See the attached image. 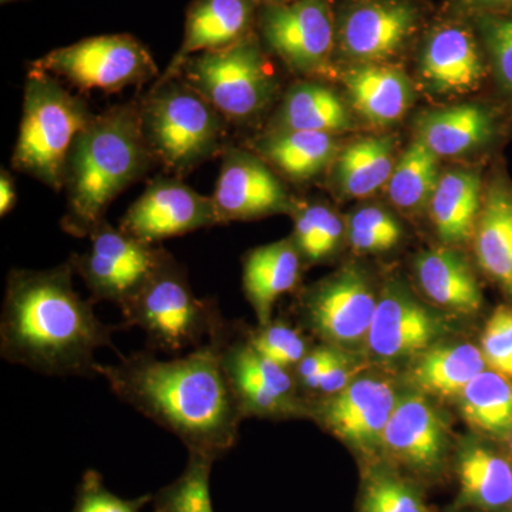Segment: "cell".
<instances>
[{
	"mask_svg": "<svg viewBox=\"0 0 512 512\" xmlns=\"http://www.w3.org/2000/svg\"><path fill=\"white\" fill-rule=\"evenodd\" d=\"M225 326L187 355L170 360L153 352L120 355L113 365L99 363L97 376L121 402L178 437L188 453L217 461L237 443L244 419L222 367Z\"/></svg>",
	"mask_w": 512,
	"mask_h": 512,
	"instance_id": "6da1fadb",
	"label": "cell"
},
{
	"mask_svg": "<svg viewBox=\"0 0 512 512\" xmlns=\"http://www.w3.org/2000/svg\"><path fill=\"white\" fill-rule=\"evenodd\" d=\"M69 261L42 269H12L0 316V356L46 376H97V350L113 348L120 326L101 322L93 299L73 286Z\"/></svg>",
	"mask_w": 512,
	"mask_h": 512,
	"instance_id": "7a4b0ae2",
	"label": "cell"
},
{
	"mask_svg": "<svg viewBox=\"0 0 512 512\" xmlns=\"http://www.w3.org/2000/svg\"><path fill=\"white\" fill-rule=\"evenodd\" d=\"M154 164L138 101L94 114L67 158L63 187L67 207L60 227L74 238H89L106 221L114 200Z\"/></svg>",
	"mask_w": 512,
	"mask_h": 512,
	"instance_id": "3957f363",
	"label": "cell"
},
{
	"mask_svg": "<svg viewBox=\"0 0 512 512\" xmlns=\"http://www.w3.org/2000/svg\"><path fill=\"white\" fill-rule=\"evenodd\" d=\"M138 109L154 160L175 177L222 156L227 148V120L180 77L154 82Z\"/></svg>",
	"mask_w": 512,
	"mask_h": 512,
	"instance_id": "277c9868",
	"label": "cell"
},
{
	"mask_svg": "<svg viewBox=\"0 0 512 512\" xmlns=\"http://www.w3.org/2000/svg\"><path fill=\"white\" fill-rule=\"evenodd\" d=\"M22 113L12 168L60 192L74 141L94 114L55 76L30 67Z\"/></svg>",
	"mask_w": 512,
	"mask_h": 512,
	"instance_id": "5b68a950",
	"label": "cell"
},
{
	"mask_svg": "<svg viewBox=\"0 0 512 512\" xmlns=\"http://www.w3.org/2000/svg\"><path fill=\"white\" fill-rule=\"evenodd\" d=\"M120 311L124 328L143 330L150 349L168 355L200 348L227 323L215 299L195 295L187 271L173 255Z\"/></svg>",
	"mask_w": 512,
	"mask_h": 512,
	"instance_id": "8992f818",
	"label": "cell"
},
{
	"mask_svg": "<svg viewBox=\"0 0 512 512\" xmlns=\"http://www.w3.org/2000/svg\"><path fill=\"white\" fill-rule=\"evenodd\" d=\"M256 33L220 52L192 56L177 77L201 94L231 126L261 117L274 101L278 80Z\"/></svg>",
	"mask_w": 512,
	"mask_h": 512,
	"instance_id": "52a82bcc",
	"label": "cell"
},
{
	"mask_svg": "<svg viewBox=\"0 0 512 512\" xmlns=\"http://www.w3.org/2000/svg\"><path fill=\"white\" fill-rule=\"evenodd\" d=\"M30 69L52 74L82 92L119 93L160 77L147 47L131 35L87 37L52 50L32 62Z\"/></svg>",
	"mask_w": 512,
	"mask_h": 512,
	"instance_id": "ba28073f",
	"label": "cell"
},
{
	"mask_svg": "<svg viewBox=\"0 0 512 512\" xmlns=\"http://www.w3.org/2000/svg\"><path fill=\"white\" fill-rule=\"evenodd\" d=\"M90 245L69 261L74 275L89 289L94 302H111L124 308L156 274L170 256L161 245L131 237L109 221L101 222L90 234Z\"/></svg>",
	"mask_w": 512,
	"mask_h": 512,
	"instance_id": "9c48e42d",
	"label": "cell"
},
{
	"mask_svg": "<svg viewBox=\"0 0 512 512\" xmlns=\"http://www.w3.org/2000/svg\"><path fill=\"white\" fill-rule=\"evenodd\" d=\"M256 29L266 52L301 76L328 72L336 52L333 0L259 3Z\"/></svg>",
	"mask_w": 512,
	"mask_h": 512,
	"instance_id": "30bf717a",
	"label": "cell"
},
{
	"mask_svg": "<svg viewBox=\"0 0 512 512\" xmlns=\"http://www.w3.org/2000/svg\"><path fill=\"white\" fill-rule=\"evenodd\" d=\"M421 23L417 0H349L336 13V49L359 64H383L409 46Z\"/></svg>",
	"mask_w": 512,
	"mask_h": 512,
	"instance_id": "8fae6325",
	"label": "cell"
},
{
	"mask_svg": "<svg viewBox=\"0 0 512 512\" xmlns=\"http://www.w3.org/2000/svg\"><path fill=\"white\" fill-rule=\"evenodd\" d=\"M221 362L242 416L288 417L308 413L292 372L237 338L231 325L221 336Z\"/></svg>",
	"mask_w": 512,
	"mask_h": 512,
	"instance_id": "7c38bea8",
	"label": "cell"
},
{
	"mask_svg": "<svg viewBox=\"0 0 512 512\" xmlns=\"http://www.w3.org/2000/svg\"><path fill=\"white\" fill-rule=\"evenodd\" d=\"M220 225L276 214L292 215L296 201L266 161L249 148L227 146L211 195Z\"/></svg>",
	"mask_w": 512,
	"mask_h": 512,
	"instance_id": "4fadbf2b",
	"label": "cell"
},
{
	"mask_svg": "<svg viewBox=\"0 0 512 512\" xmlns=\"http://www.w3.org/2000/svg\"><path fill=\"white\" fill-rule=\"evenodd\" d=\"M376 308L377 299L365 275L353 268L323 279L299 302L305 325L336 348L366 342Z\"/></svg>",
	"mask_w": 512,
	"mask_h": 512,
	"instance_id": "5bb4252c",
	"label": "cell"
},
{
	"mask_svg": "<svg viewBox=\"0 0 512 512\" xmlns=\"http://www.w3.org/2000/svg\"><path fill=\"white\" fill-rule=\"evenodd\" d=\"M217 225L211 195H201L175 175H160L130 205L119 227L140 241L160 245L165 239Z\"/></svg>",
	"mask_w": 512,
	"mask_h": 512,
	"instance_id": "9a60e30c",
	"label": "cell"
},
{
	"mask_svg": "<svg viewBox=\"0 0 512 512\" xmlns=\"http://www.w3.org/2000/svg\"><path fill=\"white\" fill-rule=\"evenodd\" d=\"M397 400L389 380L365 377L309 407V413L346 444L373 451L382 447L384 430Z\"/></svg>",
	"mask_w": 512,
	"mask_h": 512,
	"instance_id": "2e32d148",
	"label": "cell"
},
{
	"mask_svg": "<svg viewBox=\"0 0 512 512\" xmlns=\"http://www.w3.org/2000/svg\"><path fill=\"white\" fill-rule=\"evenodd\" d=\"M485 59L487 56L473 20L471 23L448 20L434 26L424 39L420 74L431 92L470 93L483 82Z\"/></svg>",
	"mask_w": 512,
	"mask_h": 512,
	"instance_id": "e0dca14e",
	"label": "cell"
},
{
	"mask_svg": "<svg viewBox=\"0 0 512 512\" xmlns=\"http://www.w3.org/2000/svg\"><path fill=\"white\" fill-rule=\"evenodd\" d=\"M256 0H194L185 16L184 39L156 82L174 79L192 56L237 45L256 29Z\"/></svg>",
	"mask_w": 512,
	"mask_h": 512,
	"instance_id": "ac0fdd59",
	"label": "cell"
},
{
	"mask_svg": "<svg viewBox=\"0 0 512 512\" xmlns=\"http://www.w3.org/2000/svg\"><path fill=\"white\" fill-rule=\"evenodd\" d=\"M443 333V323L433 312L406 292L392 288L377 301L366 345L379 359H403L431 348Z\"/></svg>",
	"mask_w": 512,
	"mask_h": 512,
	"instance_id": "d6986e66",
	"label": "cell"
},
{
	"mask_svg": "<svg viewBox=\"0 0 512 512\" xmlns=\"http://www.w3.org/2000/svg\"><path fill=\"white\" fill-rule=\"evenodd\" d=\"M447 426L437 410L419 393L399 397L383 434L387 453L419 471L440 466L447 448Z\"/></svg>",
	"mask_w": 512,
	"mask_h": 512,
	"instance_id": "ffe728a7",
	"label": "cell"
},
{
	"mask_svg": "<svg viewBox=\"0 0 512 512\" xmlns=\"http://www.w3.org/2000/svg\"><path fill=\"white\" fill-rule=\"evenodd\" d=\"M302 256L292 238L251 249L242 261V289L259 325L271 320L276 301L301 281Z\"/></svg>",
	"mask_w": 512,
	"mask_h": 512,
	"instance_id": "44dd1931",
	"label": "cell"
},
{
	"mask_svg": "<svg viewBox=\"0 0 512 512\" xmlns=\"http://www.w3.org/2000/svg\"><path fill=\"white\" fill-rule=\"evenodd\" d=\"M478 265L512 299V184L497 175L484 191L474 232Z\"/></svg>",
	"mask_w": 512,
	"mask_h": 512,
	"instance_id": "7402d4cb",
	"label": "cell"
},
{
	"mask_svg": "<svg viewBox=\"0 0 512 512\" xmlns=\"http://www.w3.org/2000/svg\"><path fill=\"white\" fill-rule=\"evenodd\" d=\"M249 150L258 154L285 180L306 183L319 177L338 158L333 134L315 131H266L252 141Z\"/></svg>",
	"mask_w": 512,
	"mask_h": 512,
	"instance_id": "603a6c76",
	"label": "cell"
},
{
	"mask_svg": "<svg viewBox=\"0 0 512 512\" xmlns=\"http://www.w3.org/2000/svg\"><path fill=\"white\" fill-rule=\"evenodd\" d=\"M417 134L437 157H456L487 146L495 136L493 114L478 104L427 111L417 121Z\"/></svg>",
	"mask_w": 512,
	"mask_h": 512,
	"instance_id": "cb8c5ba5",
	"label": "cell"
},
{
	"mask_svg": "<svg viewBox=\"0 0 512 512\" xmlns=\"http://www.w3.org/2000/svg\"><path fill=\"white\" fill-rule=\"evenodd\" d=\"M353 107L376 126L402 120L413 103L406 74L384 64H359L343 77Z\"/></svg>",
	"mask_w": 512,
	"mask_h": 512,
	"instance_id": "d4e9b609",
	"label": "cell"
},
{
	"mask_svg": "<svg viewBox=\"0 0 512 512\" xmlns=\"http://www.w3.org/2000/svg\"><path fill=\"white\" fill-rule=\"evenodd\" d=\"M483 195V181L477 171L441 174L429 208L431 221L444 244H466L474 237Z\"/></svg>",
	"mask_w": 512,
	"mask_h": 512,
	"instance_id": "484cf974",
	"label": "cell"
},
{
	"mask_svg": "<svg viewBox=\"0 0 512 512\" xmlns=\"http://www.w3.org/2000/svg\"><path fill=\"white\" fill-rule=\"evenodd\" d=\"M352 127L342 97L325 84L305 80L289 87L268 131H315L336 136Z\"/></svg>",
	"mask_w": 512,
	"mask_h": 512,
	"instance_id": "4316f807",
	"label": "cell"
},
{
	"mask_svg": "<svg viewBox=\"0 0 512 512\" xmlns=\"http://www.w3.org/2000/svg\"><path fill=\"white\" fill-rule=\"evenodd\" d=\"M421 289L439 306L471 315L480 311L483 293L466 259L451 249L424 252L416 261Z\"/></svg>",
	"mask_w": 512,
	"mask_h": 512,
	"instance_id": "83f0119b",
	"label": "cell"
},
{
	"mask_svg": "<svg viewBox=\"0 0 512 512\" xmlns=\"http://www.w3.org/2000/svg\"><path fill=\"white\" fill-rule=\"evenodd\" d=\"M488 369L481 349L468 343L434 345L416 356L410 380L420 392L453 399Z\"/></svg>",
	"mask_w": 512,
	"mask_h": 512,
	"instance_id": "f1b7e54d",
	"label": "cell"
},
{
	"mask_svg": "<svg viewBox=\"0 0 512 512\" xmlns=\"http://www.w3.org/2000/svg\"><path fill=\"white\" fill-rule=\"evenodd\" d=\"M457 476L463 505L497 511L512 501V464L491 448L470 443L458 454Z\"/></svg>",
	"mask_w": 512,
	"mask_h": 512,
	"instance_id": "f546056e",
	"label": "cell"
},
{
	"mask_svg": "<svg viewBox=\"0 0 512 512\" xmlns=\"http://www.w3.org/2000/svg\"><path fill=\"white\" fill-rule=\"evenodd\" d=\"M392 138H365L346 147L336 158L335 178L340 191L353 198L375 194L389 183L396 161Z\"/></svg>",
	"mask_w": 512,
	"mask_h": 512,
	"instance_id": "4dcf8cb0",
	"label": "cell"
},
{
	"mask_svg": "<svg viewBox=\"0 0 512 512\" xmlns=\"http://www.w3.org/2000/svg\"><path fill=\"white\" fill-rule=\"evenodd\" d=\"M460 412L473 429L493 439L512 431V379L485 369L458 397Z\"/></svg>",
	"mask_w": 512,
	"mask_h": 512,
	"instance_id": "1f68e13d",
	"label": "cell"
},
{
	"mask_svg": "<svg viewBox=\"0 0 512 512\" xmlns=\"http://www.w3.org/2000/svg\"><path fill=\"white\" fill-rule=\"evenodd\" d=\"M440 177L439 157L417 138L397 161L387 194L399 210L423 211L429 207Z\"/></svg>",
	"mask_w": 512,
	"mask_h": 512,
	"instance_id": "d6a6232c",
	"label": "cell"
},
{
	"mask_svg": "<svg viewBox=\"0 0 512 512\" xmlns=\"http://www.w3.org/2000/svg\"><path fill=\"white\" fill-rule=\"evenodd\" d=\"M292 241L306 262H322L339 247L345 234L342 218L328 205L296 202Z\"/></svg>",
	"mask_w": 512,
	"mask_h": 512,
	"instance_id": "836d02e7",
	"label": "cell"
},
{
	"mask_svg": "<svg viewBox=\"0 0 512 512\" xmlns=\"http://www.w3.org/2000/svg\"><path fill=\"white\" fill-rule=\"evenodd\" d=\"M212 458L188 453L181 476L153 497L154 512H214L211 501Z\"/></svg>",
	"mask_w": 512,
	"mask_h": 512,
	"instance_id": "e575fe53",
	"label": "cell"
},
{
	"mask_svg": "<svg viewBox=\"0 0 512 512\" xmlns=\"http://www.w3.org/2000/svg\"><path fill=\"white\" fill-rule=\"evenodd\" d=\"M501 92L512 99V8L470 16Z\"/></svg>",
	"mask_w": 512,
	"mask_h": 512,
	"instance_id": "d590c367",
	"label": "cell"
},
{
	"mask_svg": "<svg viewBox=\"0 0 512 512\" xmlns=\"http://www.w3.org/2000/svg\"><path fill=\"white\" fill-rule=\"evenodd\" d=\"M244 333L256 352L292 373L311 350L308 340L298 329L279 320H269L265 325Z\"/></svg>",
	"mask_w": 512,
	"mask_h": 512,
	"instance_id": "8d00e7d4",
	"label": "cell"
},
{
	"mask_svg": "<svg viewBox=\"0 0 512 512\" xmlns=\"http://www.w3.org/2000/svg\"><path fill=\"white\" fill-rule=\"evenodd\" d=\"M402 234L396 218L379 207L360 208L350 221V244L360 254L390 251L399 244Z\"/></svg>",
	"mask_w": 512,
	"mask_h": 512,
	"instance_id": "74e56055",
	"label": "cell"
},
{
	"mask_svg": "<svg viewBox=\"0 0 512 512\" xmlns=\"http://www.w3.org/2000/svg\"><path fill=\"white\" fill-rule=\"evenodd\" d=\"M480 349L488 369L512 379V308L501 305L485 323Z\"/></svg>",
	"mask_w": 512,
	"mask_h": 512,
	"instance_id": "f35d334b",
	"label": "cell"
},
{
	"mask_svg": "<svg viewBox=\"0 0 512 512\" xmlns=\"http://www.w3.org/2000/svg\"><path fill=\"white\" fill-rule=\"evenodd\" d=\"M362 512H426L413 488L387 474L370 478L362 498Z\"/></svg>",
	"mask_w": 512,
	"mask_h": 512,
	"instance_id": "ab89813d",
	"label": "cell"
},
{
	"mask_svg": "<svg viewBox=\"0 0 512 512\" xmlns=\"http://www.w3.org/2000/svg\"><path fill=\"white\" fill-rule=\"evenodd\" d=\"M153 495L147 494L136 500H126L111 493L104 485L103 477L97 471L84 473L82 483L77 488L73 512H141Z\"/></svg>",
	"mask_w": 512,
	"mask_h": 512,
	"instance_id": "60d3db41",
	"label": "cell"
},
{
	"mask_svg": "<svg viewBox=\"0 0 512 512\" xmlns=\"http://www.w3.org/2000/svg\"><path fill=\"white\" fill-rule=\"evenodd\" d=\"M457 9L466 16L478 13L500 12L512 8V0H453Z\"/></svg>",
	"mask_w": 512,
	"mask_h": 512,
	"instance_id": "b9f144b4",
	"label": "cell"
},
{
	"mask_svg": "<svg viewBox=\"0 0 512 512\" xmlns=\"http://www.w3.org/2000/svg\"><path fill=\"white\" fill-rule=\"evenodd\" d=\"M15 178L9 170L0 171V215L6 217L18 201Z\"/></svg>",
	"mask_w": 512,
	"mask_h": 512,
	"instance_id": "7bdbcfd3",
	"label": "cell"
},
{
	"mask_svg": "<svg viewBox=\"0 0 512 512\" xmlns=\"http://www.w3.org/2000/svg\"><path fill=\"white\" fill-rule=\"evenodd\" d=\"M258 3H286L292 2V0H256Z\"/></svg>",
	"mask_w": 512,
	"mask_h": 512,
	"instance_id": "ee69618b",
	"label": "cell"
},
{
	"mask_svg": "<svg viewBox=\"0 0 512 512\" xmlns=\"http://www.w3.org/2000/svg\"><path fill=\"white\" fill-rule=\"evenodd\" d=\"M22 2V0H0L2 5H9V3Z\"/></svg>",
	"mask_w": 512,
	"mask_h": 512,
	"instance_id": "f6af8a7d",
	"label": "cell"
},
{
	"mask_svg": "<svg viewBox=\"0 0 512 512\" xmlns=\"http://www.w3.org/2000/svg\"><path fill=\"white\" fill-rule=\"evenodd\" d=\"M508 441H510V447L512 450V431H511L510 437H508Z\"/></svg>",
	"mask_w": 512,
	"mask_h": 512,
	"instance_id": "bcb514c9",
	"label": "cell"
},
{
	"mask_svg": "<svg viewBox=\"0 0 512 512\" xmlns=\"http://www.w3.org/2000/svg\"><path fill=\"white\" fill-rule=\"evenodd\" d=\"M511 507H512V501H511Z\"/></svg>",
	"mask_w": 512,
	"mask_h": 512,
	"instance_id": "7dc6e473",
	"label": "cell"
}]
</instances>
